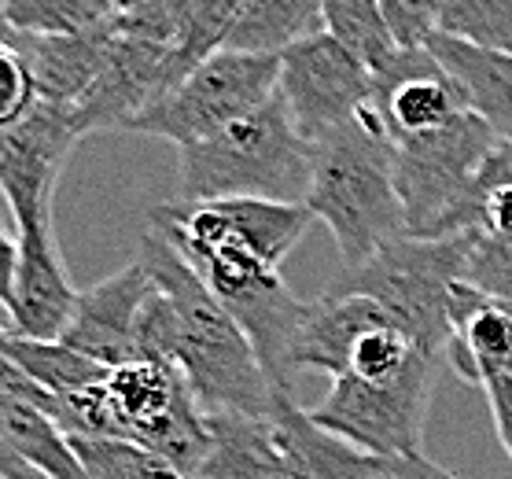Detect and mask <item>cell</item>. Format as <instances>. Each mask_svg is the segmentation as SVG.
<instances>
[{
  "label": "cell",
  "instance_id": "obj_30",
  "mask_svg": "<svg viewBox=\"0 0 512 479\" xmlns=\"http://www.w3.org/2000/svg\"><path fill=\"white\" fill-rule=\"evenodd\" d=\"M34 107L37 85L19 48V34L0 19V137L19 126Z\"/></svg>",
  "mask_w": 512,
  "mask_h": 479
},
{
  "label": "cell",
  "instance_id": "obj_3",
  "mask_svg": "<svg viewBox=\"0 0 512 479\" xmlns=\"http://www.w3.org/2000/svg\"><path fill=\"white\" fill-rule=\"evenodd\" d=\"M303 207L336 240L343 269H354L384 244L406 236V211L395 185V152L373 107L314 141Z\"/></svg>",
  "mask_w": 512,
  "mask_h": 479
},
{
  "label": "cell",
  "instance_id": "obj_28",
  "mask_svg": "<svg viewBox=\"0 0 512 479\" xmlns=\"http://www.w3.org/2000/svg\"><path fill=\"white\" fill-rule=\"evenodd\" d=\"M74 454L89 479H192L166 457L129 443V439H104V435H70Z\"/></svg>",
  "mask_w": 512,
  "mask_h": 479
},
{
  "label": "cell",
  "instance_id": "obj_5",
  "mask_svg": "<svg viewBox=\"0 0 512 479\" xmlns=\"http://www.w3.org/2000/svg\"><path fill=\"white\" fill-rule=\"evenodd\" d=\"M465 236H398L384 244L369 262L339 269L328 295H361L373 299L417 347L446 358L450 343V292L465 281Z\"/></svg>",
  "mask_w": 512,
  "mask_h": 479
},
{
  "label": "cell",
  "instance_id": "obj_15",
  "mask_svg": "<svg viewBox=\"0 0 512 479\" xmlns=\"http://www.w3.org/2000/svg\"><path fill=\"white\" fill-rule=\"evenodd\" d=\"M373 111L384 122L387 137H420L446 126L450 118L468 111L465 96L443 63L424 48H398L384 71L373 74Z\"/></svg>",
  "mask_w": 512,
  "mask_h": 479
},
{
  "label": "cell",
  "instance_id": "obj_34",
  "mask_svg": "<svg viewBox=\"0 0 512 479\" xmlns=\"http://www.w3.org/2000/svg\"><path fill=\"white\" fill-rule=\"evenodd\" d=\"M15 269H19V240L0 229V306L8 310L15 292Z\"/></svg>",
  "mask_w": 512,
  "mask_h": 479
},
{
  "label": "cell",
  "instance_id": "obj_26",
  "mask_svg": "<svg viewBox=\"0 0 512 479\" xmlns=\"http://www.w3.org/2000/svg\"><path fill=\"white\" fill-rule=\"evenodd\" d=\"M0 19L34 37H89L115 30V0H4Z\"/></svg>",
  "mask_w": 512,
  "mask_h": 479
},
{
  "label": "cell",
  "instance_id": "obj_17",
  "mask_svg": "<svg viewBox=\"0 0 512 479\" xmlns=\"http://www.w3.org/2000/svg\"><path fill=\"white\" fill-rule=\"evenodd\" d=\"M446 362L468 384L483 387L498 376L512 380V303L457 281L450 292Z\"/></svg>",
  "mask_w": 512,
  "mask_h": 479
},
{
  "label": "cell",
  "instance_id": "obj_24",
  "mask_svg": "<svg viewBox=\"0 0 512 479\" xmlns=\"http://www.w3.org/2000/svg\"><path fill=\"white\" fill-rule=\"evenodd\" d=\"M0 428L15 446V454L23 457V465H30L34 472L48 479H89L74 454L70 435L37 406L0 395Z\"/></svg>",
  "mask_w": 512,
  "mask_h": 479
},
{
  "label": "cell",
  "instance_id": "obj_25",
  "mask_svg": "<svg viewBox=\"0 0 512 479\" xmlns=\"http://www.w3.org/2000/svg\"><path fill=\"white\" fill-rule=\"evenodd\" d=\"M0 354L56 398H67L82 387L100 384L111 373L104 365L89 362L85 354L70 351L59 339H30L12 332V328H0Z\"/></svg>",
  "mask_w": 512,
  "mask_h": 479
},
{
  "label": "cell",
  "instance_id": "obj_40",
  "mask_svg": "<svg viewBox=\"0 0 512 479\" xmlns=\"http://www.w3.org/2000/svg\"><path fill=\"white\" fill-rule=\"evenodd\" d=\"M0 479H4V476H0Z\"/></svg>",
  "mask_w": 512,
  "mask_h": 479
},
{
  "label": "cell",
  "instance_id": "obj_23",
  "mask_svg": "<svg viewBox=\"0 0 512 479\" xmlns=\"http://www.w3.org/2000/svg\"><path fill=\"white\" fill-rule=\"evenodd\" d=\"M325 30L321 0H244L225 48L255 52V56H280L291 45Z\"/></svg>",
  "mask_w": 512,
  "mask_h": 479
},
{
  "label": "cell",
  "instance_id": "obj_33",
  "mask_svg": "<svg viewBox=\"0 0 512 479\" xmlns=\"http://www.w3.org/2000/svg\"><path fill=\"white\" fill-rule=\"evenodd\" d=\"M490 402V417H494V428H498V439L505 446V454L512 457V380L509 376H498V380H487L483 384Z\"/></svg>",
  "mask_w": 512,
  "mask_h": 479
},
{
  "label": "cell",
  "instance_id": "obj_6",
  "mask_svg": "<svg viewBox=\"0 0 512 479\" xmlns=\"http://www.w3.org/2000/svg\"><path fill=\"white\" fill-rule=\"evenodd\" d=\"M280 56H255L218 48L214 56L196 63L192 71L166 89L144 115L129 126V133L159 137L177 144H199L229 129L240 118L255 115L277 96Z\"/></svg>",
  "mask_w": 512,
  "mask_h": 479
},
{
  "label": "cell",
  "instance_id": "obj_36",
  "mask_svg": "<svg viewBox=\"0 0 512 479\" xmlns=\"http://www.w3.org/2000/svg\"><path fill=\"white\" fill-rule=\"evenodd\" d=\"M23 457L15 454V446L8 443V435H4V428H0V476L12 479L15 472H23Z\"/></svg>",
  "mask_w": 512,
  "mask_h": 479
},
{
  "label": "cell",
  "instance_id": "obj_14",
  "mask_svg": "<svg viewBox=\"0 0 512 479\" xmlns=\"http://www.w3.org/2000/svg\"><path fill=\"white\" fill-rule=\"evenodd\" d=\"M152 288L155 281L148 266L133 258L129 266L78 295L74 317L59 343H67L70 351L85 354L89 362L104 365V369L137 362V321Z\"/></svg>",
  "mask_w": 512,
  "mask_h": 479
},
{
  "label": "cell",
  "instance_id": "obj_11",
  "mask_svg": "<svg viewBox=\"0 0 512 479\" xmlns=\"http://www.w3.org/2000/svg\"><path fill=\"white\" fill-rule=\"evenodd\" d=\"M78 141L82 133L74 126V111L41 100L19 126L0 137V196L19 233L52 225L59 174Z\"/></svg>",
  "mask_w": 512,
  "mask_h": 479
},
{
  "label": "cell",
  "instance_id": "obj_9",
  "mask_svg": "<svg viewBox=\"0 0 512 479\" xmlns=\"http://www.w3.org/2000/svg\"><path fill=\"white\" fill-rule=\"evenodd\" d=\"M443 365V358H424L395 380L339 376L310 417L387 465L424 454V424Z\"/></svg>",
  "mask_w": 512,
  "mask_h": 479
},
{
  "label": "cell",
  "instance_id": "obj_16",
  "mask_svg": "<svg viewBox=\"0 0 512 479\" xmlns=\"http://www.w3.org/2000/svg\"><path fill=\"white\" fill-rule=\"evenodd\" d=\"M78 288L70 281L63 255H59L56 225L23 229L19 233V269H15V292L8 317L12 332L30 339H59L67 332Z\"/></svg>",
  "mask_w": 512,
  "mask_h": 479
},
{
  "label": "cell",
  "instance_id": "obj_32",
  "mask_svg": "<svg viewBox=\"0 0 512 479\" xmlns=\"http://www.w3.org/2000/svg\"><path fill=\"white\" fill-rule=\"evenodd\" d=\"M380 12L398 48H424L439 23V0H380Z\"/></svg>",
  "mask_w": 512,
  "mask_h": 479
},
{
  "label": "cell",
  "instance_id": "obj_4",
  "mask_svg": "<svg viewBox=\"0 0 512 479\" xmlns=\"http://www.w3.org/2000/svg\"><path fill=\"white\" fill-rule=\"evenodd\" d=\"M314 144L291 122L288 107L273 96L255 115L240 118L207 141L177 152L174 203L207 199H273L303 203L310 188Z\"/></svg>",
  "mask_w": 512,
  "mask_h": 479
},
{
  "label": "cell",
  "instance_id": "obj_27",
  "mask_svg": "<svg viewBox=\"0 0 512 479\" xmlns=\"http://www.w3.org/2000/svg\"><path fill=\"white\" fill-rule=\"evenodd\" d=\"M321 23L325 34L350 48L369 71H384L398 56V45L384 23L380 0H321Z\"/></svg>",
  "mask_w": 512,
  "mask_h": 479
},
{
  "label": "cell",
  "instance_id": "obj_20",
  "mask_svg": "<svg viewBox=\"0 0 512 479\" xmlns=\"http://www.w3.org/2000/svg\"><path fill=\"white\" fill-rule=\"evenodd\" d=\"M428 52L454 78L472 115L487 122L498 141H512V56L461 45L454 37L431 34Z\"/></svg>",
  "mask_w": 512,
  "mask_h": 479
},
{
  "label": "cell",
  "instance_id": "obj_38",
  "mask_svg": "<svg viewBox=\"0 0 512 479\" xmlns=\"http://www.w3.org/2000/svg\"><path fill=\"white\" fill-rule=\"evenodd\" d=\"M380 479H402V476H395V472H391V468H387V472H384V476H380Z\"/></svg>",
  "mask_w": 512,
  "mask_h": 479
},
{
  "label": "cell",
  "instance_id": "obj_22",
  "mask_svg": "<svg viewBox=\"0 0 512 479\" xmlns=\"http://www.w3.org/2000/svg\"><path fill=\"white\" fill-rule=\"evenodd\" d=\"M199 479H288L269 417L210 413V450Z\"/></svg>",
  "mask_w": 512,
  "mask_h": 479
},
{
  "label": "cell",
  "instance_id": "obj_10",
  "mask_svg": "<svg viewBox=\"0 0 512 479\" xmlns=\"http://www.w3.org/2000/svg\"><path fill=\"white\" fill-rule=\"evenodd\" d=\"M277 96L314 144L373 107V71L321 30L280 52Z\"/></svg>",
  "mask_w": 512,
  "mask_h": 479
},
{
  "label": "cell",
  "instance_id": "obj_19",
  "mask_svg": "<svg viewBox=\"0 0 512 479\" xmlns=\"http://www.w3.org/2000/svg\"><path fill=\"white\" fill-rule=\"evenodd\" d=\"M391 317L361 295H328L306 303V314L295 328V339L288 347V373H328L332 380L347 373L350 351L369 328L384 325Z\"/></svg>",
  "mask_w": 512,
  "mask_h": 479
},
{
  "label": "cell",
  "instance_id": "obj_35",
  "mask_svg": "<svg viewBox=\"0 0 512 479\" xmlns=\"http://www.w3.org/2000/svg\"><path fill=\"white\" fill-rule=\"evenodd\" d=\"M391 472H395V476H402V479H465V476H457V472H450V468L435 465V461H431V457H424V454L391 461Z\"/></svg>",
  "mask_w": 512,
  "mask_h": 479
},
{
  "label": "cell",
  "instance_id": "obj_39",
  "mask_svg": "<svg viewBox=\"0 0 512 479\" xmlns=\"http://www.w3.org/2000/svg\"><path fill=\"white\" fill-rule=\"evenodd\" d=\"M0 8H4V0H0Z\"/></svg>",
  "mask_w": 512,
  "mask_h": 479
},
{
  "label": "cell",
  "instance_id": "obj_12",
  "mask_svg": "<svg viewBox=\"0 0 512 479\" xmlns=\"http://www.w3.org/2000/svg\"><path fill=\"white\" fill-rule=\"evenodd\" d=\"M450 236H465V281L512 303V141H498L457 207Z\"/></svg>",
  "mask_w": 512,
  "mask_h": 479
},
{
  "label": "cell",
  "instance_id": "obj_29",
  "mask_svg": "<svg viewBox=\"0 0 512 479\" xmlns=\"http://www.w3.org/2000/svg\"><path fill=\"white\" fill-rule=\"evenodd\" d=\"M435 34L512 56V0H439Z\"/></svg>",
  "mask_w": 512,
  "mask_h": 479
},
{
  "label": "cell",
  "instance_id": "obj_31",
  "mask_svg": "<svg viewBox=\"0 0 512 479\" xmlns=\"http://www.w3.org/2000/svg\"><path fill=\"white\" fill-rule=\"evenodd\" d=\"M177 354V314L170 299L159 288H152L148 303L137 321V362L174 365Z\"/></svg>",
  "mask_w": 512,
  "mask_h": 479
},
{
  "label": "cell",
  "instance_id": "obj_13",
  "mask_svg": "<svg viewBox=\"0 0 512 479\" xmlns=\"http://www.w3.org/2000/svg\"><path fill=\"white\" fill-rule=\"evenodd\" d=\"M174 85L170 71V48L144 41V37L118 34L111 37L104 71L96 74L89 93L70 107L74 126L82 137L104 129H126Z\"/></svg>",
  "mask_w": 512,
  "mask_h": 479
},
{
  "label": "cell",
  "instance_id": "obj_21",
  "mask_svg": "<svg viewBox=\"0 0 512 479\" xmlns=\"http://www.w3.org/2000/svg\"><path fill=\"white\" fill-rule=\"evenodd\" d=\"M19 34V30H15ZM107 34H89V37H34L19 34V48L26 56V67L34 74L37 100L56 107H74L89 93V85L96 82V74L104 71L107 48H111Z\"/></svg>",
  "mask_w": 512,
  "mask_h": 479
},
{
  "label": "cell",
  "instance_id": "obj_18",
  "mask_svg": "<svg viewBox=\"0 0 512 479\" xmlns=\"http://www.w3.org/2000/svg\"><path fill=\"white\" fill-rule=\"evenodd\" d=\"M269 421H273L288 479H380L391 468L387 461L321 428L310 417V409L299 406V398H273Z\"/></svg>",
  "mask_w": 512,
  "mask_h": 479
},
{
  "label": "cell",
  "instance_id": "obj_7",
  "mask_svg": "<svg viewBox=\"0 0 512 479\" xmlns=\"http://www.w3.org/2000/svg\"><path fill=\"white\" fill-rule=\"evenodd\" d=\"M111 439H129L199 479L210 450V413L177 365L129 362L104 380Z\"/></svg>",
  "mask_w": 512,
  "mask_h": 479
},
{
  "label": "cell",
  "instance_id": "obj_1",
  "mask_svg": "<svg viewBox=\"0 0 512 479\" xmlns=\"http://www.w3.org/2000/svg\"><path fill=\"white\" fill-rule=\"evenodd\" d=\"M310 222L314 214L303 203L273 199H166L148 214V229H155L196 269L210 295L244 328L273 395L288 398H295L288 347L306 314V303L291 295L280 266L299 247Z\"/></svg>",
  "mask_w": 512,
  "mask_h": 479
},
{
  "label": "cell",
  "instance_id": "obj_37",
  "mask_svg": "<svg viewBox=\"0 0 512 479\" xmlns=\"http://www.w3.org/2000/svg\"><path fill=\"white\" fill-rule=\"evenodd\" d=\"M12 479H48V476H41V472H34V468L26 465V468H23V472H15V476H12Z\"/></svg>",
  "mask_w": 512,
  "mask_h": 479
},
{
  "label": "cell",
  "instance_id": "obj_8",
  "mask_svg": "<svg viewBox=\"0 0 512 479\" xmlns=\"http://www.w3.org/2000/svg\"><path fill=\"white\" fill-rule=\"evenodd\" d=\"M494 148L498 137L472 111H461L431 133L391 141L395 185L406 211V236H424V240L450 236L457 207L465 203L468 188Z\"/></svg>",
  "mask_w": 512,
  "mask_h": 479
},
{
  "label": "cell",
  "instance_id": "obj_2",
  "mask_svg": "<svg viewBox=\"0 0 512 479\" xmlns=\"http://www.w3.org/2000/svg\"><path fill=\"white\" fill-rule=\"evenodd\" d=\"M140 262L148 266L155 288L170 299L177 314V354L174 365L196 391L207 413H273V387L251 339L236 317L225 310L210 288L196 277V269L166 244L163 236L144 225L140 233Z\"/></svg>",
  "mask_w": 512,
  "mask_h": 479
}]
</instances>
